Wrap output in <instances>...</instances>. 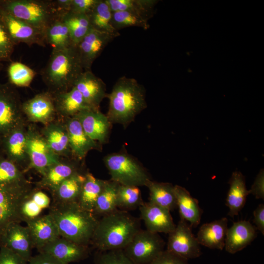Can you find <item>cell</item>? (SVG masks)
Segmentation results:
<instances>
[{
  "instance_id": "cell-28",
  "label": "cell",
  "mask_w": 264,
  "mask_h": 264,
  "mask_svg": "<svg viewBox=\"0 0 264 264\" xmlns=\"http://www.w3.org/2000/svg\"><path fill=\"white\" fill-rule=\"evenodd\" d=\"M174 189L180 219L187 222L192 228L197 227L203 213L198 200L192 197L184 187L176 185Z\"/></svg>"
},
{
  "instance_id": "cell-11",
  "label": "cell",
  "mask_w": 264,
  "mask_h": 264,
  "mask_svg": "<svg viewBox=\"0 0 264 264\" xmlns=\"http://www.w3.org/2000/svg\"><path fill=\"white\" fill-rule=\"evenodd\" d=\"M168 235L166 250L169 252L188 261L201 255L200 245L186 221L180 219Z\"/></svg>"
},
{
  "instance_id": "cell-4",
  "label": "cell",
  "mask_w": 264,
  "mask_h": 264,
  "mask_svg": "<svg viewBox=\"0 0 264 264\" xmlns=\"http://www.w3.org/2000/svg\"><path fill=\"white\" fill-rule=\"evenodd\" d=\"M84 71L76 46L52 50L48 62L42 71V79L53 95L70 90Z\"/></svg>"
},
{
  "instance_id": "cell-27",
  "label": "cell",
  "mask_w": 264,
  "mask_h": 264,
  "mask_svg": "<svg viewBox=\"0 0 264 264\" xmlns=\"http://www.w3.org/2000/svg\"><path fill=\"white\" fill-rule=\"evenodd\" d=\"M53 96L57 114L62 118L75 117L81 111L91 109L74 87L67 91Z\"/></svg>"
},
{
  "instance_id": "cell-25",
  "label": "cell",
  "mask_w": 264,
  "mask_h": 264,
  "mask_svg": "<svg viewBox=\"0 0 264 264\" xmlns=\"http://www.w3.org/2000/svg\"><path fill=\"white\" fill-rule=\"evenodd\" d=\"M41 133L55 154L60 157L73 158L69 147L68 132L64 120H54L45 125Z\"/></svg>"
},
{
  "instance_id": "cell-15",
  "label": "cell",
  "mask_w": 264,
  "mask_h": 264,
  "mask_svg": "<svg viewBox=\"0 0 264 264\" xmlns=\"http://www.w3.org/2000/svg\"><path fill=\"white\" fill-rule=\"evenodd\" d=\"M75 117L90 139L101 145L108 142L112 124L106 114L99 110L89 109L81 111Z\"/></svg>"
},
{
  "instance_id": "cell-16",
  "label": "cell",
  "mask_w": 264,
  "mask_h": 264,
  "mask_svg": "<svg viewBox=\"0 0 264 264\" xmlns=\"http://www.w3.org/2000/svg\"><path fill=\"white\" fill-rule=\"evenodd\" d=\"M22 108L28 121L44 125L55 120L57 115L53 96L48 91L37 94L24 102Z\"/></svg>"
},
{
  "instance_id": "cell-18",
  "label": "cell",
  "mask_w": 264,
  "mask_h": 264,
  "mask_svg": "<svg viewBox=\"0 0 264 264\" xmlns=\"http://www.w3.org/2000/svg\"><path fill=\"white\" fill-rule=\"evenodd\" d=\"M60 160L49 167L37 183V187L48 190L51 193L64 180L75 174L84 172L80 161L74 158Z\"/></svg>"
},
{
  "instance_id": "cell-29",
  "label": "cell",
  "mask_w": 264,
  "mask_h": 264,
  "mask_svg": "<svg viewBox=\"0 0 264 264\" xmlns=\"http://www.w3.org/2000/svg\"><path fill=\"white\" fill-rule=\"evenodd\" d=\"M229 189L226 199L229 208L228 215L232 218L238 215L243 208L249 190L246 189L245 177L239 171L234 172L229 180Z\"/></svg>"
},
{
  "instance_id": "cell-6",
  "label": "cell",
  "mask_w": 264,
  "mask_h": 264,
  "mask_svg": "<svg viewBox=\"0 0 264 264\" xmlns=\"http://www.w3.org/2000/svg\"><path fill=\"white\" fill-rule=\"evenodd\" d=\"M103 161L110 179L120 185L146 186L151 180L150 174L142 164L125 152L108 154Z\"/></svg>"
},
{
  "instance_id": "cell-46",
  "label": "cell",
  "mask_w": 264,
  "mask_h": 264,
  "mask_svg": "<svg viewBox=\"0 0 264 264\" xmlns=\"http://www.w3.org/2000/svg\"><path fill=\"white\" fill-rule=\"evenodd\" d=\"M99 0H71L69 11L88 15Z\"/></svg>"
},
{
  "instance_id": "cell-19",
  "label": "cell",
  "mask_w": 264,
  "mask_h": 264,
  "mask_svg": "<svg viewBox=\"0 0 264 264\" xmlns=\"http://www.w3.org/2000/svg\"><path fill=\"white\" fill-rule=\"evenodd\" d=\"M73 87L80 92L86 104L92 109L99 110L101 102L107 97L105 83L91 70L84 71Z\"/></svg>"
},
{
  "instance_id": "cell-8",
  "label": "cell",
  "mask_w": 264,
  "mask_h": 264,
  "mask_svg": "<svg viewBox=\"0 0 264 264\" xmlns=\"http://www.w3.org/2000/svg\"><path fill=\"white\" fill-rule=\"evenodd\" d=\"M165 245L158 233L141 229L122 250L134 264H148L164 250Z\"/></svg>"
},
{
  "instance_id": "cell-48",
  "label": "cell",
  "mask_w": 264,
  "mask_h": 264,
  "mask_svg": "<svg viewBox=\"0 0 264 264\" xmlns=\"http://www.w3.org/2000/svg\"><path fill=\"white\" fill-rule=\"evenodd\" d=\"M249 192V194L254 195L257 199H264V174L263 169L261 170L257 175Z\"/></svg>"
},
{
  "instance_id": "cell-17",
  "label": "cell",
  "mask_w": 264,
  "mask_h": 264,
  "mask_svg": "<svg viewBox=\"0 0 264 264\" xmlns=\"http://www.w3.org/2000/svg\"><path fill=\"white\" fill-rule=\"evenodd\" d=\"M38 251L48 254L65 264H69L87 258L90 254V248L89 246L60 237Z\"/></svg>"
},
{
  "instance_id": "cell-37",
  "label": "cell",
  "mask_w": 264,
  "mask_h": 264,
  "mask_svg": "<svg viewBox=\"0 0 264 264\" xmlns=\"http://www.w3.org/2000/svg\"><path fill=\"white\" fill-rule=\"evenodd\" d=\"M112 14L105 0H99L88 14L92 28L116 37L119 36L111 24Z\"/></svg>"
},
{
  "instance_id": "cell-30",
  "label": "cell",
  "mask_w": 264,
  "mask_h": 264,
  "mask_svg": "<svg viewBox=\"0 0 264 264\" xmlns=\"http://www.w3.org/2000/svg\"><path fill=\"white\" fill-rule=\"evenodd\" d=\"M50 198L38 187L33 188L22 200L20 215L22 221L32 220L41 216L43 211L50 206Z\"/></svg>"
},
{
  "instance_id": "cell-5",
  "label": "cell",
  "mask_w": 264,
  "mask_h": 264,
  "mask_svg": "<svg viewBox=\"0 0 264 264\" xmlns=\"http://www.w3.org/2000/svg\"><path fill=\"white\" fill-rule=\"evenodd\" d=\"M0 8L44 32L62 14L54 0H0Z\"/></svg>"
},
{
  "instance_id": "cell-31",
  "label": "cell",
  "mask_w": 264,
  "mask_h": 264,
  "mask_svg": "<svg viewBox=\"0 0 264 264\" xmlns=\"http://www.w3.org/2000/svg\"><path fill=\"white\" fill-rule=\"evenodd\" d=\"M86 172L74 174L62 182L51 195L53 203L78 202Z\"/></svg>"
},
{
  "instance_id": "cell-2",
  "label": "cell",
  "mask_w": 264,
  "mask_h": 264,
  "mask_svg": "<svg viewBox=\"0 0 264 264\" xmlns=\"http://www.w3.org/2000/svg\"><path fill=\"white\" fill-rule=\"evenodd\" d=\"M109 108L106 114L109 121L127 128L147 107L146 91L136 80L122 76L107 94Z\"/></svg>"
},
{
  "instance_id": "cell-10",
  "label": "cell",
  "mask_w": 264,
  "mask_h": 264,
  "mask_svg": "<svg viewBox=\"0 0 264 264\" xmlns=\"http://www.w3.org/2000/svg\"><path fill=\"white\" fill-rule=\"evenodd\" d=\"M27 149L29 159V169H35L41 176L49 167L61 159V157L49 147L41 133L33 126L27 128Z\"/></svg>"
},
{
  "instance_id": "cell-1",
  "label": "cell",
  "mask_w": 264,
  "mask_h": 264,
  "mask_svg": "<svg viewBox=\"0 0 264 264\" xmlns=\"http://www.w3.org/2000/svg\"><path fill=\"white\" fill-rule=\"evenodd\" d=\"M141 229L138 218L117 209L98 219L90 245L99 251L123 249Z\"/></svg>"
},
{
  "instance_id": "cell-41",
  "label": "cell",
  "mask_w": 264,
  "mask_h": 264,
  "mask_svg": "<svg viewBox=\"0 0 264 264\" xmlns=\"http://www.w3.org/2000/svg\"><path fill=\"white\" fill-rule=\"evenodd\" d=\"M111 24L117 31L125 28L133 26L147 30L150 26L148 20L137 13L128 11L113 12Z\"/></svg>"
},
{
  "instance_id": "cell-13",
  "label": "cell",
  "mask_w": 264,
  "mask_h": 264,
  "mask_svg": "<svg viewBox=\"0 0 264 264\" xmlns=\"http://www.w3.org/2000/svg\"><path fill=\"white\" fill-rule=\"evenodd\" d=\"M26 124L8 133L0 141V146L5 156L24 172L29 169V159L27 149Z\"/></svg>"
},
{
  "instance_id": "cell-23",
  "label": "cell",
  "mask_w": 264,
  "mask_h": 264,
  "mask_svg": "<svg viewBox=\"0 0 264 264\" xmlns=\"http://www.w3.org/2000/svg\"><path fill=\"white\" fill-rule=\"evenodd\" d=\"M26 223L33 247L38 251L60 237L55 222L49 214L40 216Z\"/></svg>"
},
{
  "instance_id": "cell-45",
  "label": "cell",
  "mask_w": 264,
  "mask_h": 264,
  "mask_svg": "<svg viewBox=\"0 0 264 264\" xmlns=\"http://www.w3.org/2000/svg\"><path fill=\"white\" fill-rule=\"evenodd\" d=\"M148 264H189L188 260L164 250Z\"/></svg>"
},
{
  "instance_id": "cell-22",
  "label": "cell",
  "mask_w": 264,
  "mask_h": 264,
  "mask_svg": "<svg viewBox=\"0 0 264 264\" xmlns=\"http://www.w3.org/2000/svg\"><path fill=\"white\" fill-rule=\"evenodd\" d=\"M68 132L69 144L72 157L80 161L92 150H99L101 145L90 139L75 117L63 118Z\"/></svg>"
},
{
  "instance_id": "cell-12",
  "label": "cell",
  "mask_w": 264,
  "mask_h": 264,
  "mask_svg": "<svg viewBox=\"0 0 264 264\" xmlns=\"http://www.w3.org/2000/svg\"><path fill=\"white\" fill-rule=\"evenodd\" d=\"M0 18L15 45L24 43L28 45L45 46L44 31L21 20L0 8Z\"/></svg>"
},
{
  "instance_id": "cell-39",
  "label": "cell",
  "mask_w": 264,
  "mask_h": 264,
  "mask_svg": "<svg viewBox=\"0 0 264 264\" xmlns=\"http://www.w3.org/2000/svg\"><path fill=\"white\" fill-rule=\"evenodd\" d=\"M29 184L23 171L5 156L0 154V186L19 187Z\"/></svg>"
},
{
  "instance_id": "cell-34",
  "label": "cell",
  "mask_w": 264,
  "mask_h": 264,
  "mask_svg": "<svg viewBox=\"0 0 264 264\" xmlns=\"http://www.w3.org/2000/svg\"><path fill=\"white\" fill-rule=\"evenodd\" d=\"M67 26L73 44L76 46L92 28L88 15L68 11L61 15Z\"/></svg>"
},
{
  "instance_id": "cell-50",
  "label": "cell",
  "mask_w": 264,
  "mask_h": 264,
  "mask_svg": "<svg viewBox=\"0 0 264 264\" xmlns=\"http://www.w3.org/2000/svg\"><path fill=\"white\" fill-rule=\"evenodd\" d=\"M253 223L257 230L264 235V204H260L253 211Z\"/></svg>"
},
{
  "instance_id": "cell-47",
  "label": "cell",
  "mask_w": 264,
  "mask_h": 264,
  "mask_svg": "<svg viewBox=\"0 0 264 264\" xmlns=\"http://www.w3.org/2000/svg\"><path fill=\"white\" fill-rule=\"evenodd\" d=\"M0 264H28V262L7 248L0 246Z\"/></svg>"
},
{
  "instance_id": "cell-21",
  "label": "cell",
  "mask_w": 264,
  "mask_h": 264,
  "mask_svg": "<svg viewBox=\"0 0 264 264\" xmlns=\"http://www.w3.org/2000/svg\"><path fill=\"white\" fill-rule=\"evenodd\" d=\"M138 209L148 231L168 234L175 229L176 225L168 210L150 201L144 202Z\"/></svg>"
},
{
  "instance_id": "cell-44",
  "label": "cell",
  "mask_w": 264,
  "mask_h": 264,
  "mask_svg": "<svg viewBox=\"0 0 264 264\" xmlns=\"http://www.w3.org/2000/svg\"><path fill=\"white\" fill-rule=\"evenodd\" d=\"M15 45L0 18V55L2 61H11Z\"/></svg>"
},
{
  "instance_id": "cell-9",
  "label": "cell",
  "mask_w": 264,
  "mask_h": 264,
  "mask_svg": "<svg viewBox=\"0 0 264 264\" xmlns=\"http://www.w3.org/2000/svg\"><path fill=\"white\" fill-rule=\"evenodd\" d=\"M32 189L31 184L19 187L0 186V241L11 223L22 221L20 215L21 204Z\"/></svg>"
},
{
  "instance_id": "cell-49",
  "label": "cell",
  "mask_w": 264,
  "mask_h": 264,
  "mask_svg": "<svg viewBox=\"0 0 264 264\" xmlns=\"http://www.w3.org/2000/svg\"><path fill=\"white\" fill-rule=\"evenodd\" d=\"M28 264H65L53 257L44 253L32 256Z\"/></svg>"
},
{
  "instance_id": "cell-20",
  "label": "cell",
  "mask_w": 264,
  "mask_h": 264,
  "mask_svg": "<svg viewBox=\"0 0 264 264\" xmlns=\"http://www.w3.org/2000/svg\"><path fill=\"white\" fill-rule=\"evenodd\" d=\"M0 246H4L17 254L28 262L34 248L27 226L13 222L7 228L0 241Z\"/></svg>"
},
{
  "instance_id": "cell-38",
  "label": "cell",
  "mask_w": 264,
  "mask_h": 264,
  "mask_svg": "<svg viewBox=\"0 0 264 264\" xmlns=\"http://www.w3.org/2000/svg\"><path fill=\"white\" fill-rule=\"evenodd\" d=\"M45 38L46 43L49 44L54 50H62L74 45L68 29L61 16L46 29Z\"/></svg>"
},
{
  "instance_id": "cell-32",
  "label": "cell",
  "mask_w": 264,
  "mask_h": 264,
  "mask_svg": "<svg viewBox=\"0 0 264 264\" xmlns=\"http://www.w3.org/2000/svg\"><path fill=\"white\" fill-rule=\"evenodd\" d=\"M146 187L149 191L150 202L170 211L177 208L174 186L172 184L150 180Z\"/></svg>"
},
{
  "instance_id": "cell-51",
  "label": "cell",
  "mask_w": 264,
  "mask_h": 264,
  "mask_svg": "<svg viewBox=\"0 0 264 264\" xmlns=\"http://www.w3.org/2000/svg\"><path fill=\"white\" fill-rule=\"evenodd\" d=\"M2 62V60L0 55V72L1 71L3 67Z\"/></svg>"
},
{
  "instance_id": "cell-14",
  "label": "cell",
  "mask_w": 264,
  "mask_h": 264,
  "mask_svg": "<svg viewBox=\"0 0 264 264\" xmlns=\"http://www.w3.org/2000/svg\"><path fill=\"white\" fill-rule=\"evenodd\" d=\"M116 37L91 28L76 45L84 71L91 70L94 61L106 46Z\"/></svg>"
},
{
  "instance_id": "cell-42",
  "label": "cell",
  "mask_w": 264,
  "mask_h": 264,
  "mask_svg": "<svg viewBox=\"0 0 264 264\" xmlns=\"http://www.w3.org/2000/svg\"><path fill=\"white\" fill-rule=\"evenodd\" d=\"M7 72L9 83L21 87L29 86L36 75L34 70L18 62H12L8 67Z\"/></svg>"
},
{
  "instance_id": "cell-3",
  "label": "cell",
  "mask_w": 264,
  "mask_h": 264,
  "mask_svg": "<svg viewBox=\"0 0 264 264\" xmlns=\"http://www.w3.org/2000/svg\"><path fill=\"white\" fill-rule=\"evenodd\" d=\"M58 227L61 237L89 246L98 218L82 208L78 202L52 203L49 212Z\"/></svg>"
},
{
  "instance_id": "cell-36",
  "label": "cell",
  "mask_w": 264,
  "mask_h": 264,
  "mask_svg": "<svg viewBox=\"0 0 264 264\" xmlns=\"http://www.w3.org/2000/svg\"><path fill=\"white\" fill-rule=\"evenodd\" d=\"M119 184L106 180L104 188L95 204L92 213L96 217H102L116 209L117 193ZM99 219V218H98Z\"/></svg>"
},
{
  "instance_id": "cell-43",
  "label": "cell",
  "mask_w": 264,
  "mask_h": 264,
  "mask_svg": "<svg viewBox=\"0 0 264 264\" xmlns=\"http://www.w3.org/2000/svg\"><path fill=\"white\" fill-rule=\"evenodd\" d=\"M94 261L95 264H134L126 256L122 249L97 251Z\"/></svg>"
},
{
  "instance_id": "cell-40",
  "label": "cell",
  "mask_w": 264,
  "mask_h": 264,
  "mask_svg": "<svg viewBox=\"0 0 264 264\" xmlns=\"http://www.w3.org/2000/svg\"><path fill=\"white\" fill-rule=\"evenodd\" d=\"M143 202L139 187L119 184L117 198L118 209L126 211L134 210L139 208Z\"/></svg>"
},
{
  "instance_id": "cell-35",
  "label": "cell",
  "mask_w": 264,
  "mask_h": 264,
  "mask_svg": "<svg viewBox=\"0 0 264 264\" xmlns=\"http://www.w3.org/2000/svg\"><path fill=\"white\" fill-rule=\"evenodd\" d=\"M112 13L128 11L140 15L146 20L152 18L157 3L154 0H105Z\"/></svg>"
},
{
  "instance_id": "cell-7",
  "label": "cell",
  "mask_w": 264,
  "mask_h": 264,
  "mask_svg": "<svg viewBox=\"0 0 264 264\" xmlns=\"http://www.w3.org/2000/svg\"><path fill=\"white\" fill-rule=\"evenodd\" d=\"M18 92L9 82L0 84V141L12 130L26 124Z\"/></svg>"
},
{
  "instance_id": "cell-33",
  "label": "cell",
  "mask_w": 264,
  "mask_h": 264,
  "mask_svg": "<svg viewBox=\"0 0 264 264\" xmlns=\"http://www.w3.org/2000/svg\"><path fill=\"white\" fill-rule=\"evenodd\" d=\"M106 180L97 178L87 172L85 179L78 200L79 205L92 213L96 201L102 191Z\"/></svg>"
},
{
  "instance_id": "cell-24",
  "label": "cell",
  "mask_w": 264,
  "mask_h": 264,
  "mask_svg": "<svg viewBox=\"0 0 264 264\" xmlns=\"http://www.w3.org/2000/svg\"><path fill=\"white\" fill-rule=\"evenodd\" d=\"M257 229L249 221L241 220L234 222L228 228L224 248L230 253L235 254L250 244L257 237Z\"/></svg>"
},
{
  "instance_id": "cell-26",
  "label": "cell",
  "mask_w": 264,
  "mask_h": 264,
  "mask_svg": "<svg viewBox=\"0 0 264 264\" xmlns=\"http://www.w3.org/2000/svg\"><path fill=\"white\" fill-rule=\"evenodd\" d=\"M227 229L228 220L226 218H222L203 224L196 238L200 245L210 249L222 250L224 248Z\"/></svg>"
}]
</instances>
